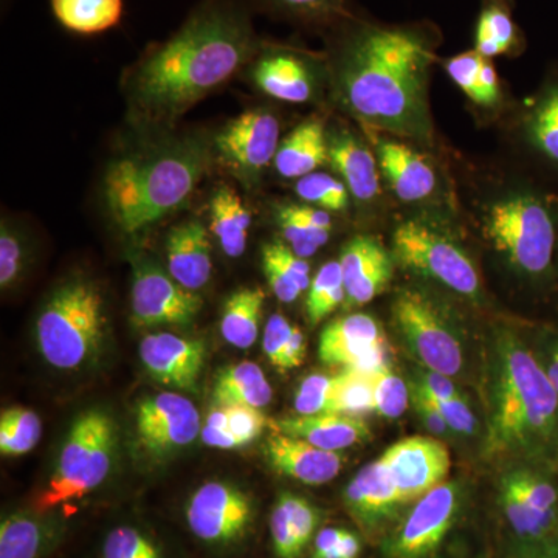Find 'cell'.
Instances as JSON below:
<instances>
[{
    "label": "cell",
    "mask_w": 558,
    "mask_h": 558,
    "mask_svg": "<svg viewBox=\"0 0 558 558\" xmlns=\"http://www.w3.org/2000/svg\"><path fill=\"white\" fill-rule=\"evenodd\" d=\"M435 47L436 33L427 25H349L333 58L344 108L380 130L428 137L427 83Z\"/></svg>",
    "instance_id": "cell-1"
},
{
    "label": "cell",
    "mask_w": 558,
    "mask_h": 558,
    "mask_svg": "<svg viewBox=\"0 0 558 558\" xmlns=\"http://www.w3.org/2000/svg\"><path fill=\"white\" fill-rule=\"evenodd\" d=\"M258 49L240 0H205L167 43L145 58L134 76L143 112L170 119L230 80Z\"/></svg>",
    "instance_id": "cell-2"
},
{
    "label": "cell",
    "mask_w": 558,
    "mask_h": 558,
    "mask_svg": "<svg viewBox=\"0 0 558 558\" xmlns=\"http://www.w3.org/2000/svg\"><path fill=\"white\" fill-rule=\"evenodd\" d=\"M486 399V458L558 470V395L515 330H498L492 340Z\"/></svg>",
    "instance_id": "cell-3"
},
{
    "label": "cell",
    "mask_w": 558,
    "mask_h": 558,
    "mask_svg": "<svg viewBox=\"0 0 558 558\" xmlns=\"http://www.w3.org/2000/svg\"><path fill=\"white\" fill-rule=\"evenodd\" d=\"M207 165V146L196 138L168 142L113 161L105 175L113 222L132 234L167 218L189 199Z\"/></svg>",
    "instance_id": "cell-4"
},
{
    "label": "cell",
    "mask_w": 558,
    "mask_h": 558,
    "mask_svg": "<svg viewBox=\"0 0 558 558\" xmlns=\"http://www.w3.org/2000/svg\"><path fill=\"white\" fill-rule=\"evenodd\" d=\"M105 300L98 286L73 278L54 289L36 319V344L53 368H83L97 359L106 336Z\"/></svg>",
    "instance_id": "cell-5"
},
{
    "label": "cell",
    "mask_w": 558,
    "mask_h": 558,
    "mask_svg": "<svg viewBox=\"0 0 558 558\" xmlns=\"http://www.w3.org/2000/svg\"><path fill=\"white\" fill-rule=\"evenodd\" d=\"M116 424L102 410L84 411L73 422L57 468L43 494L36 498V512L80 501L108 478L117 444Z\"/></svg>",
    "instance_id": "cell-6"
},
{
    "label": "cell",
    "mask_w": 558,
    "mask_h": 558,
    "mask_svg": "<svg viewBox=\"0 0 558 558\" xmlns=\"http://www.w3.org/2000/svg\"><path fill=\"white\" fill-rule=\"evenodd\" d=\"M486 234L524 277H548L557 248V226L548 205L534 194H512L487 209Z\"/></svg>",
    "instance_id": "cell-7"
},
{
    "label": "cell",
    "mask_w": 558,
    "mask_h": 558,
    "mask_svg": "<svg viewBox=\"0 0 558 558\" xmlns=\"http://www.w3.org/2000/svg\"><path fill=\"white\" fill-rule=\"evenodd\" d=\"M392 323L422 368L454 377L464 368V341L450 312L417 289L400 290L391 307Z\"/></svg>",
    "instance_id": "cell-8"
},
{
    "label": "cell",
    "mask_w": 558,
    "mask_h": 558,
    "mask_svg": "<svg viewBox=\"0 0 558 558\" xmlns=\"http://www.w3.org/2000/svg\"><path fill=\"white\" fill-rule=\"evenodd\" d=\"M396 259L414 274L470 300L481 299L475 264L457 242L417 220L400 223L392 236Z\"/></svg>",
    "instance_id": "cell-9"
},
{
    "label": "cell",
    "mask_w": 558,
    "mask_h": 558,
    "mask_svg": "<svg viewBox=\"0 0 558 558\" xmlns=\"http://www.w3.org/2000/svg\"><path fill=\"white\" fill-rule=\"evenodd\" d=\"M498 505L513 538L558 535V470L509 464L499 478Z\"/></svg>",
    "instance_id": "cell-10"
},
{
    "label": "cell",
    "mask_w": 558,
    "mask_h": 558,
    "mask_svg": "<svg viewBox=\"0 0 558 558\" xmlns=\"http://www.w3.org/2000/svg\"><path fill=\"white\" fill-rule=\"evenodd\" d=\"M458 483H444L418 498L384 543L387 558H427L439 548L461 512Z\"/></svg>",
    "instance_id": "cell-11"
},
{
    "label": "cell",
    "mask_w": 558,
    "mask_h": 558,
    "mask_svg": "<svg viewBox=\"0 0 558 558\" xmlns=\"http://www.w3.org/2000/svg\"><path fill=\"white\" fill-rule=\"evenodd\" d=\"M131 303L132 323L140 329L190 325L204 304L196 292L143 259L134 267Z\"/></svg>",
    "instance_id": "cell-12"
},
{
    "label": "cell",
    "mask_w": 558,
    "mask_h": 558,
    "mask_svg": "<svg viewBox=\"0 0 558 558\" xmlns=\"http://www.w3.org/2000/svg\"><path fill=\"white\" fill-rule=\"evenodd\" d=\"M185 515L190 531L202 542L231 545L252 526V499L233 484L209 481L191 495Z\"/></svg>",
    "instance_id": "cell-13"
},
{
    "label": "cell",
    "mask_w": 558,
    "mask_h": 558,
    "mask_svg": "<svg viewBox=\"0 0 558 558\" xmlns=\"http://www.w3.org/2000/svg\"><path fill=\"white\" fill-rule=\"evenodd\" d=\"M379 459L405 505L417 501L433 488L446 483L451 468L446 444L432 436H411L399 440Z\"/></svg>",
    "instance_id": "cell-14"
},
{
    "label": "cell",
    "mask_w": 558,
    "mask_h": 558,
    "mask_svg": "<svg viewBox=\"0 0 558 558\" xmlns=\"http://www.w3.org/2000/svg\"><path fill=\"white\" fill-rule=\"evenodd\" d=\"M135 422L138 446L154 458L190 446L202 429L196 405L178 392H160L143 400Z\"/></svg>",
    "instance_id": "cell-15"
},
{
    "label": "cell",
    "mask_w": 558,
    "mask_h": 558,
    "mask_svg": "<svg viewBox=\"0 0 558 558\" xmlns=\"http://www.w3.org/2000/svg\"><path fill=\"white\" fill-rule=\"evenodd\" d=\"M279 121L267 110H250L230 121L216 137L219 159L240 178L255 179L279 149Z\"/></svg>",
    "instance_id": "cell-16"
},
{
    "label": "cell",
    "mask_w": 558,
    "mask_h": 558,
    "mask_svg": "<svg viewBox=\"0 0 558 558\" xmlns=\"http://www.w3.org/2000/svg\"><path fill=\"white\" fill-rule=\"evenodd\" d=\"M138 354L154 380L182 391H194L204 368L207 348L202 340L159 332L140 341Z\"/></svg>",
    "instance_id": "cell-17"
},
{
    "label": "cell",
    "mask_w": 558,
    "mask_h": 558,
    "mask_svg": "<svg viewBox=\"0 0 558 558\" xmlns=\"http://www.w3.org/2000/svg\"><path fill=\"white\" fill-rule=\"evenodd\" d=\"M349 515L366 534H379L398 517L400 498L398 487L380 459L365 465L351 483L343 497Z\"/></svg>",
    "instance_id": "cell-18"
},
{
    "label": "cell",
    "mask_w": 558,
    "mask_h": 558,
    "mask_svg": "<svg viewBox=\"0 0 558 558\" xmlns=\"http://www.w3.org/2000/svg\"><path fill=\"white\" fill-rule=\"evenodd\" d=\"M340 266L349 307L368 304L387 289L395 275L392 256L371 236L349 241L341 252Z\"/></svg>",
    "instance_id": "cell-19"
},
{
    "label": "cell",
    "mask_w": 558,
    "mask_h": 558,
    "mask_svg": "<svg viewBox=\"0 0 558 558\" xmlns=\"http://www.w3.org/2000/svg\"><path fill=\"white\" fill-rule=\"evenodd\" d=\"M264 451L275 472L307 486H323L329 483L339 476L343 468L344 458L340 451L318 449L306 440L281 433H271Z\"/></svg>",
    "instance_id": "cell-20"
},
{
    "label": "cell",
    "mask_w": 558,
    "mask_h": 558,
    "mask_svg": "<svg viewBox=\"0 0 558 558\" xmlns=\"http://www.w3.org/2000/svg\"><path fill=\"white\" fill-rule=\"evenodd\" d=\"M385 343L387 337L376 318L349 314L332 319L322 330L318 355L325 365L351 368Z\"/></svg>",
    "instance_id": "cell-21"
},
{
    "label": "cell",
    "mask_w": 558,
    "mask_h": 558,
    "mask_svg": "<svg viewBox=\"0 0 558 558\" xmlns=\"http://www.w3.org/2000/svg\"><path fill=\"white\" fill-rule=\"evenodd\" d=\"M374 146L381 174L400 201L411 204L435 193L436 172L424 156L396 140L374 138Z\"/></svg>",
    "instance_id": "cell-22"
},
{
    "label": "cell",
    "mask_w": 558,
    "mask_h": 558,
    "mask_svg": "<svg viewBox=\"0 0 558 558\" xmlns=\"http://www.w3.org/2000/svg\"><path fill=\"white\" fill-rule=\"evenodd\" d=\"M252 78L264 94L279 101L306 102L314 92L311 62L295 51H264L253 65Z\"/></svg>",
    "instance_id": "cell-23"
},
{
    "label": "cell",
    "mask_w": 558,
    "mask_h": 558,
    "mask_svg": "<svg viewBox=\"0 0 558 558\" xmlns=\"http://www.w3.org/2000/svg\"><path fill=\"white\" fill-rule=\"evenodd\" d=\"M275 433L306 440L318 449L347 450L371 438L365 418L340 413H323L315 416H289L271 422Z\"/></svg>",
    "instance_id": "cell-24"
},
{
    "label": "cell",
    "mask_w": 558,
    "mask_h": 558,
    "mask_svg": "<svg viewBox=\"0 0 558 558\" xmlns=\"http://www.w3.org/2000/svg\"><path fill=\"white\" fill-rule=\"evenodd\" d=\"M168 270L182 288L196 292L211 278V242L201 220L190 219L167 238Z\"/></svg>",
    "instance_id": "cell-25"
},
{
    "label": "cell",
    "mask_w": 558,
    "mask_h": 558,
    "mask_svg": "<svg viewBox=\"0 0 558 558\" xmlns=\"http://www.w3.org/2000/svg\"><path fill=\"white\" fill-rule=\"evenodd\" d=\"M329 163L339 172L349 193L360 202L376 199L380 193L377 159L368 146L349 132H339L328 138Z\"/></svg>",
    "instance_id": "cell-26"
},
{
    "label": "cell",
    "mask_w": 558,
    "mask_h": 558,
    "mask_svg": "<svg viewBox=\"0 0 558 558\" xmlns=\"http://www.w3.org/2000/svg\"><path fill=\"white\" fill-rule=\"evenodd\" d=\"M61 537V523L53 517L10 513L0 523V558H43Z\"/></svg>",
    "instance_id": "cell-27"
},
{
    "label": "cell",
    "mask_w": 558,
    "mask_h": 558,
    "mask_svg": "<svg viewBox=\"0 0 558 558\" xmlns=\"http://www.w3.org/2000/svg\"><path fill=\"white\" fill-rule=\"evenodd\" d=\"M328 159L325 124L312 119L301 123L281 142L274 163L281 178L301 179L317 171Z\"/></svg>",
    "instance_id": "cell-28"
},
{
    "label": "cell",
    "mask_w": 558,
    "mask_h": 558,
    "mask_svg": "<svg viewBox=\"0 0 558 558\" xmlns=\"http://www.w3.org/2000/svg\"><path fill=\"white\" fill-rule=\"evenodd\" d=\"M277 220L286 244L303 259L315 255L332 233L329 213L312 205H284L278 209Z\"/></svg>",
    "instance_id": "cell-29"
},
{
    "label": "cell",
    "mask_w": 558,
    "mask_h": 558,
    "mask_svg": "<svg viewBox=\"0 0 558 558\" xmlns=\"http://www.w3.org/2000/svg\"><path fill=\"white\" fill-rule=\"evenodd\" d=\"M252 215L240 194L230 186H219L209 202V229L220 248L230 258H240L247 248Z\"/></svg>",
    "instance_id": "cell-30"
},
{
    "label": "cell",
    "mask_w": 558,
    "mask_h": 558,
    "mask_svg": "<svg viewBox=\"0 0 558 558\" xmlns=\"http://www.w3.org/2000/svg\"><path fill=\"white\" fill-rule=\"evenodd\" d=\"M523 46L509 0H483L475 27V49L487 60L517 53Z\"/></svg>",
    "instance_id": "cell-31"
},
{
    "label": "cell",
    "mask_w": 558,
    "mask_h": 558,
    "mask_svg": "<svg viewBox=\"0 0 558 558\" xmlns=\"http://www.w3.org/2000/svg\"><path fill=\"white\" fill-rule=\"evenodd\" d=\"M213 398L218 405H245L260 410L269 405L274 391L259 365L242 362L219 371Z\"/></svg>",
    "instance_id": "cell-32"
},
{
    "label": "cell",
    "mask_w": 558,
    "mask_h": 558,
    "mask_svg": "<svg viewBox=\"0 0 558 558\" xmlns=\"http://www.w3.org/2000/svg\"><path fill=\"white\" fill-rule=\"evenodd\" d=\"M263 270L271 292L290 304L311 288V267L284 241H271L263 247Z\"/></svg>",
    "instance_id": "cell-33"
},
{
    "label": "cell",
    "mask_w": 558,
    "mask_h": 558,
    "mask_svg": "<svg viewBox=\"0 0 558 558\" xmlns=\"http://www.w3.org/2000/svg\"><path fill=\"white\" fill-rule=\"evenodd\" d=\"M266 292L259 288H244L231 293L223 306L220 332L227 343L238 349H248L259 336Z\"/></svg>",
    "instance_id": "cell-34"
},
{
    "label": "cell",
    "mask_w": 558,
    "mask_h": 558,
    "mask_svg": "<svg viewBox=\"0 0 558 558\" xmlns=\"http://www.w3.org/2000/svg\"><path fill=\"white\" fill-rule=\"evenodd\" d=\"M446 70L459 89L480 106L497 105L501 98L497 69L476 50L464 51L446 62Z\"/></svg>",
    "instance_id": "cell-35"
},
{
    "label": "cell",
    "mask_w": 558,
    "mask_h": 558,
    "mask_svg": "<svg viewBox=\"0 0 558 558\" xmlns=\"http://www.w3.org/2000/svg\"><path fill=\"white\" fill-rule=\"evenodd\" d=\"M50 5L62 27L78 35L109 31L123 14V0H50Z\"/></svg>",
    "instance_id": "cell-36"
},
{
    "label": "cell",
    "mask_w": 558,
    "mask_h": 558,
    "mask_svg": "<svg viewBox=\"0 0 558 558\" xmlns=\"http://www.w3.org/2000/svg\"><path fill=\"white\" fill-rule=\"evenodd\" d=\"M347 300L340 260L326 263L312 279L306 300V314L311 325H318Z\"/></svg>",
    "instance_id": "cell-37"
},
{
    "label": "cell",
    "mask_w": 558,
    "mask_h": 558,
    "mask_svg": "<svg viewBox=\"0 0 558 558\" xmlns=\"http://www.w3.org/2000/svg\"><path fill=\"white\" fill-rule=\"evenodd\" d=\"M43 435V424L33 410L14 407L0 417V451L3 457H21L35 449Z\"/></svg>",
    "instance_id": "cell-38"
},
{
    "label": "cell",
    "mask_w": 558,
    "mask_h": 558,
    "mask_svg": "<svg viewBox=\"0 0 558 558\" xmlns=\"http://www.w3.org/2000/svg\"><path fill=\"white\" fill-rule=\"evenodd\" d=\"M527 137L550 161L558 165V84L535 102L527 121Z\"/></svg>",
    "instance_id": "cell-39"
},
{
    "label": "cell",
    "mask_w": 558,
    "mask_h": 558,
    "mask_svg": "<svg viewBox=\"0 0 558 558\" xmlns=\"http://www.w3.org/2000/svg\"><path fill=\"white\" fill-rule=\"evenodd\" d=\"M374 411V377L352 369L337 374L330 413L363 418Z\"/></svg>",
    "instance_id": "cell-40"
},
{
    "label": "cell",
    "mask_w": 558,
    "mask_h": 558,
    "mask_svg": "<svg viewBox=\"0 0 558 558\" xmlns=\"http://www.w3.org/2000/svg\"><path fill=\"white\" fill-rule=\"evenodd\" d=\"M295 191L301 201L328 213L344 211L349 205V194H351L344 182L325 174V172H312V174L299 179Z\"/></svg>",
    "instance_id": "cell-41"
},
{
    "label": "cell",
    "mask_w": 558,
    "mask_h": 558,
    "mask_svg": "<svg viewBox=\"0 0 558 558\" xmlns=\"http://www.w3.org/2000/svg\"><path fill=\"white\" fill-rule=\"evenodd\" d=\"M292 20L326 25L347 17V0H260Z\"/></svg>",
    "instance_id": "cell-42"
},
{
    "label": "cell",
    "mask_w": 558,
    "mask_h": 558,
    "mask_svg": "<svg viewBox=\"0 0 558 558\" xmlns=\"http://www.w3.org/2000/svg\"><path fill=\"white\" fill-rule=\"evenodd\" d=\"M410 400L409 385L391 368L374 377V413L385 418H398L409 409Z\"/></svg>",
    "instance_id": "cell-43"
},
{
    "label": "cell",
    "mask_w": 558,
    "mask_h": 558,
    "mask_svg": "<svg viewBox=\"0 0 558 558\" xmlns=\"http://www.w3.org/2000/svg\"><path fill=\"white\" fill-rule=\"evenodd\" d=\"M101 558H163L156 543L138 529L120 526L102 543Z\"/></svg>",
    "instance_id": "cell-44"
},
{
    "label": "cell",
    "mask_w": 558,
    "mask_h": 558,
    "mask_svg": "<svg viewBox=\"0 0 558 558\" xmlns=\"http://www.w3.org/2000/svg\"><path fill=\"white\" fill-rule=\"evenodd\" d=\"M337 376L314 373L301 380L295 395V411L299 416H315L332 410L333 388Z\"/></svg>",
    "instance_id": "cell-45"
},
{
    "label": "cell",
    "mask_w": 558,
    "mask_h": 558,
    "mask_svg": "<svg viewBox=\"0 0 558 558\" xmlns=\"http://www.w3.org/2000/svg\"><path fill=\"white\" fill-rule=\"evenodd\" d=\"M25 264V244L20 230L3 222L0 230V288H13Z\"/></svg>",
    "instance_id": "cell-46"
},
{
    "label": "cell",
    "mask_w": 558,
    "mask_h": 558,
    "mask_svg": "<svg viewBox=\"0 0 558 558\" xmlns=\"http://www.w3.org/2000/svg\"><path fill=\"white\" fill-rule=\"evenodd\" d=\"M271 542L278 558H300L303 554L299 532L290 517L288 506L278 497L270 517Z\"/></svg>",
    "instance_id": "cell-47"
},
{
    "label": "cell",
    "mask_w": 558,
    "mask_h": 558,
    "mask_svg": "<svg viewBox=\"0 0 558 558\" xmlns=\"http://www.w3.org/2000/svg\"><path fill=\"white\" fill-rule=\"evenodd\" d=\"M427 398L435 403L436 409H438L440 413H442V416L446 417L447 424L450 425L451 432H453L454 435H475L476 428H478V418H476L472 407H470L469 400L465 399L464 396L461 395L458 396V398L450 400L433 399L429 398V396H427Z\"/></svg>",
    "instance_id": "cell-48"
},
{
    "label": "cell",
    "mask_w": 558,
    "mask_h": 558,
    "mask_svg": "<svg viewBox=\"0 0 558 558\" xmlns=\"http://www.w3.org/2000/svg\"><path fill=\"white\" fill-rule=\"evenodd\" d=\"M282 501L288 506L290 517H292L293 523H295L296 532H299V538L301 546L306 548L310 545L311 539L315 537L319 524V512L314 505H311L307 499L299 497V495L284 494L279 495Z\"/></svg>",
    "instance_id": "cell-49"
},
{
    "label": "cell",
    "mask_w": 558,
    "mask_h": 558,
    "mask_svg": "<svg viewBox=\"0 0 558 558\" xmlns=\"http://www.w3.org/2000/svg\"><path fill=\"white\" fill-rule=\"evenodd\" d=\"M529 344L558 395V329L543 326L537 329Z\"/></svg>",
    "instance_id": "cell-50"
},
{
    "label": "cell",
    "mask_w": 558,
    "mask_h": 558,
    "mask_svg": "<svg viewBox=\"0 0 558 558\" xmlns=\"http://www.w3.org/2000/svg\"><path fill=\"white\" fill-rule=\"evenodd\" d=\"M226 410L227 418H229V429L240 438L252 444L253 440L263 435L267 425V417L263 411L245 405H220Z\"/></svg>",
    "instance_id": "cell-51"
},
{
    "label": "cell",
    "mask_w": 558,
    "mask_h": 558,
    "mask_svg": "<svg viewBox=\"0 0 558 558\" xmlns=\"http://www.w3.org/2000/svg\"><path fill=\"white\" fill-rule=\"evenodd\" d=\"M293 326L282 314H274L264 329L263 349L271 365L281 369L282 357L292 336Z\"/></svg>",
    "instance_id": "cell-52"
},
{
    "label": "cell",
    "mask_w": 558,
    "mask_h": 558,
    "mask_svg": "<svg viewBox=\"0 0 558 558\" xmlns=\"http://www.w3.org/2000/svg\"><path fill=\"white\" fill-rule=\"evenodd\" d=\"M410 392L411 403H413L414 410H416L422 424H424L428 433H432L436 438L444 439H449L451 436H454L450 425L447 424L446 417L442 416V413L436 409L435 403H433L416 385L411 384Z\"/></svg>",
    "instance_id": "cell-53"
},
{
    "label": "cell",
    "mask_w": 558,
    "mask_h": 558,
    "mask_svg": "<svg viewBox=\"0 0 558 558\" xmlns=\"http://www.w3.org/2000/svg\"><path fill=\"white\" fill-rule=\"evenodd\" d=\"M505 558H558V535L538 539L512 538Z\"/></svg>",
    "instance_id": "cell-54"
},
{
    "label": "cell",
    "mask_w": 558,
    "mask_h": 558,
    "mask_svg": "<svg viewBox=\"0 0 558 558\" xmlns=\"http://www.w3.org/2000/svg\"><path fill=\"white\" fill-rule=\"evenodd\" d=\"M413 384L433 399L450 400L461 396L451 377L435 373V371L424 368L422 373L417 374V379Z\"/></svg>",
    "instance_id": "cell-55"
},
{
    "label": "cell",
    "mask_w": 558,
    "mask_h": 558,
    "mask_svg": "<svg viewBox=\"0 0 558 558\" xmlns=\"http://www.w3.org/2000/svg\"><path fill=\"white\" fill-rule=\"evenodd\" d=\"M201 439L205 446L220 450H238L250 446L247 440L234 435L230 429L213 428L208 427V425L201 429Z\"/></svg>",
    "instance_id": "cell-56"
},
{
    "label": "cell",
    "mask_w": 558,
    "mask_h": 558,
    "mask_svg": "<svg viewBox=\"0 0 558 558\" xmlns=\"http://www.w3.org/2000/svg\"><path fill=\"white\" fill-rule=\"evenodd\" d=\"M306 357V337L299 326H293L292 336L282 357L281 369L299 368Z\"/></svg>",
    "instance_id": "cell-57"
},
{
    "label": "cell",
    "mask_w": 558,
    "mask_h": 558,
    "mask_svg": "<svg viewBox=\"0 0 558 558\" xmlns=\"http://www.w3.org/2000/svg\"><path fill=\"white\" fill-rule=\"evenodd\" d=\"M360 550H362V543H360L357 535L344 529L343 537L332 549L322 554V556L312 558H357Z\"/></svg>",
    "instance_id": "cell-58"
},
{
    "label": "cell",
    "mask_w": 558,
    "mask_h": 558,
    "mask_svg": "<svg viewBox=\"0 0 558 558\" xmlns=\"http://www.w3.org/2000/svg\"><path fill=\"white\" fill-rule=\"evenodd\" d=\"M344 529L339 527H325L315 535L314 542V553H312V557L322 556V554L328 553L329 549H332L337 543L340 542V538L343 537Z\"/></svg>",
    "instance_id": "cell-59"
},
{
    "label": "cell",
    "mask_w": 558,
    "mask_h": 558,
    "mask_svg": "<svg viewBox=\"0 0 558 558\" xmlns=\"http://www.w3.org/2000/svg\"><path fill=\"white\" fill-rule=\"evenodd\" d=\"M205 425L213 428L229 429V418H227L226 410L223 407H216L209 411Z\"/></svg>",
    "instance_id": "cell-60"
}]
</instances>
